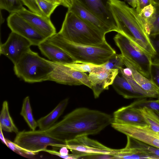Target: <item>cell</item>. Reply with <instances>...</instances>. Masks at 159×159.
<instances>
[{
    "mask_svg": "<svg viewBox=\"0 0 159 159\" xmlns=\"http://www.w3.org/2000/svg\"><path fill=\"white\" fill-rule=\"evenodd\" d=\"M113 121V117L110 114L82 107L74 110L44 131L66 142L79 136L96 134Z\"/></svg>",
    "mask_w": 159,
    "mask_h": 159,
    "instance_id": "6da1fadb",
    "label": "cell"
},
{
    "mask_svg": "<svg viewBox=\"0 0 159 159\" xmlns=\"http://www.w3.org/2000/svg\"><path fill=\"white\" fill-rule=\"evenodd\" d=\"M150 80L159 89V64L152 63Z\"/></svg>",
    "mask_w": 159,
    "mask_h": 159,
    "instance_id": "e575fe53",
    "label": "cell"
},
{
    "mask_svg": "<svg viewBox=\"0 0 159 159\" xmlns=\"http://www.w3.org/2000/svg\"><path fill=\"white\" fill-rule=\"evenodd\" d=\"M31 45L28 40L11 31L6 42L1 44L0 54L7 57L14 64L30 49Z\"/></svg>",
    "mask_w": 159,
    "mask_h": 159,
    "instance_id": "7c38bea8",
    "label": "cell"
},
{
    "mask_svg": "<svg viewBox=\"0 0 159 159\" xmlns=\"http://www.w3.org/2000/svg\"><path fill=\"white\" fill-rule=\"evenodd\" d=\"M7 22L12 32L25 38L32 45L38 46L47 39L16 12L11 13Z\"/></svg>",
    "mask_w": 159,
    "mask_h": 159,
    "instance_id": "8fae6325",
    "label": "cell"
},
{
    "mask_svg": "<svg viewBox=\"0 0 159 159\" xmlns=\"http://www.w3.org/2000/svg\"><path fill=\"white\" fill-rule=\"evenodd\" d=\"M136 9L139 14L145 7L150 4H153L152 0H136Z\"/></svg>",
    "mask_w": 159,
    "mask_h": 159,
    "instance_id": "74e56055",
    "label": "cell"
},
{
    "mask_svg": "<svg viewBox=\"0 0 159 159\" xmlns=\"http://www.w3.org/2000/svg\"><path fill=\"white\" fill-rule=\"evenodd\" d=\"M0 128L7 132H14L16 134L19 132V129L10 114L8 104L7 101H3L2 104L0 115Z\"/></svg>",
    "mask_w": 159,
    "mask_h": 159,
    "instance_id": "603a6c76",
    "label": "cell"
},
{
    "mask_svg": "<svg viewBox=\"0 0 159 159\" xmlns=\"http://www.w3.org/2000/svg\"><path fill=\"white\" fill-rule=\"evenodd\" d=\"M158 134H159V132H158Z\"/></svg>",
    "mask_w": 159,
    "mask_h": 159,
    "instance_id": "f6af8a7d",
    "label": "cell"
},
{
    "mask_svg": "<svg viewBox=\"0 0 159 159\" xmlns=\"http://www.w3.org/2000/svg\"><path fill=\"white\" fill-rule=\"evenodd\" d=\"M39 7L44 15L47 17L50 18L55 9L59 4L53 3L47 0H35Z\"/></svg>",
    "mask_w": 159,
    "mask_h": 159,
    "instance_id": "f1b7e54d",
    "label": "cell"
},
{
    "mask_svg": "<svg viewBox=\"0 0 159 159\" xmlns=\"http://www.w3.org/2000/svg\"><path fill=\"white\" fill-rule=\"evenodd\" d=\"M112 86L116 92L126 99H142L148 98L135 89L122 75L116 76Z\"/></svg>",
    "mask_w": 159,
    "mask_h": 159,
    "instance_id": "ffe728a7",
    "label": "cell"
},
{
    "mask_svg": "<svg viewBox=\"0 0 159 159\" xmlns=\"http://www.w3.org/2000/svg\"><path fill=\"white\" fill-rule=\"evenodd\" d=\"M53 70L49 60L41 57L30 49L22 55L14 66L17 77L30 83L48 80Z\"/></svg>",
    "mask_w": 159,
    "mask_h": 159,
    "instance_id": "5b68a950",
    "label": "cell"
},
{
    "mask_svg": "<svg viewBox=\"0 0 159 159\" xmlns=\"http://www.w3.org/2000/svg\"><path fill=\"white\" fill-rule=\"evenodd\" d=\"M68 66L78 71L91 72L95 69L100 65H97L90 63L73 62L66 64Z\"/></svg>",
    "mask_w": 159,
    "mask_h": 159,
    "instance_id": "1f68e13d",
    "label": "cell"
},
{
    "mask_svg": "<svg viewBox=\"0 0 159 159\" xmlns=\"http://www.w3.org/2000/svg\"><path fill=\"white\" fill-rule=\"evenodd\" d=\"M112 127L116 130L148 145L159 148V135L148 125L118 124L112 122Z\"/></svg>",
    "mask_w": 159,
    "mask_h": 159,
    "instance_id": "30bf717a",
    "label": "cell"
},
{
    "mask_svg": "<svg viewBox=\"0 0 159 159\" xmlns=\"http://www.w3.org/2000/svg\"><path fill=\"white\" fill-rule=\"evenodd\" d=\"M155 12V8L153 4H150L144 7L139 15L144 24L145 31L146 30L152 21Z\"/></svg>",
    "mask_w": 159,
    "mask_h": 159,
    "instance_id": "83f0119b",
    "label": "cell"
},
{
    "mask_svg": "<svg viewBox=\"0 0 159 159\" xmlns=\"http://www.w3.org/2000/svg\"><path fill=\"white\" fill-rule=\"evenodd\" d=\"M75 0L109 26L113 31L118 32V27L110 10L108 0Z\"/></svg>",
    "mask_w": 159,
    "mask_h": 159,
    "instance_id": "4fadbf2b",
    "label": "cell"
},
{
    "mask_svg": "<svg viewBox=\"0 0 159 159\" xmlns=\"http://www.w3.org/2000/svg\"><path fill=\"white\" fill-rule=\"evenodd\" d=\"M58 33L75 43L98 46L106 41L105 34L88 25L72 12L67 11Z\"/></svg>",
    "mask_w": 159,
    "mask_h": 159,
    "instance_id": "277c9868",
    "label": "cell"
},
{
    "mask_svg": "<svg viewBox=\"0 0 159 159\" xmlns=\"http://www.w3.org/2000/svg\"><path fill=\"white\" fill-rule=\"evenodd\" d=\"M153 111L155 113V114L157 115V116L159 118V111H155V110H153Z\"/></svg>",
    "mask_w": 159,
    "mask_h": 159,
    "instance_id": "ee69618b",
    "label": "cell"
},
{
    "mask_svg": "<svg viewBox=\"0 0 159 159\" xmlns=\"http://www.w3.org/2000/svg\"><path fill=\"white\" fill-rule=\"evenodd\" d=\"M69 100L68 98H66L61 100L50 112L37 121L39 130H46L55 123L65 110Z\"/></svg>",
    "mask_w": 159,
    "mask_h": 159,
    "instance_id": "44dd1931",
    "label": "cell"
},
{
    "mask_svg": "<svg viewBox=\"0 0 159 159\" xmlns=\"http://www.w3.org/2000/svg\"><path fill=\"white\" fill-rule=\"evenodd\" d=\"M114 159H159V157L149 154L141 148L128 141L121 153L115 156Z\"/></svg>",
    "mask_w": 159,
    "mask_h": 159,
    "instance_id": "7402d4cb",
    "label": "cell"
},
{
    "mask_svg": "<svg viewBox=\"0 0 159 159\" xmlns=\"http://www.w3.org/2000/svg\"><path fill=\"white\" fill-rule=\"evenodd\" d=\"M66 147L79 159L86 157L99 155H109L113 156L121 153L122 149H115L108 147L98 141L92 139L87 135L78 136L66 142V144L58 145L57 147Z\"/></svg>",
    "mask_w": 159,
    "mask_h": 159,
    "instance_id": "ba28073f",
    "label": "cell"
},
{
    "mask_svg": "<svg viewBox=\"0 0 159 159\" xmlns=\"http://www.w3.org/2000/svg\"><path fill=\"white\" fill-rule=\"evenodd\" d=\"M119 72L118 69H112L99 73H89L91 89L95 98H98L103 91L108 89L109 86L112 84Z\"/></svg>",
    "mask_w": 159,
    "mask_h": 159,
    "instance_id": "9a60e30c",
    "label": "cell"
},
{
    "mask_svg": "<svg viewBox=\"0 0 159 159\" xmlns=\"http://www.w3.org/2000/svg\"><path fill=\"white\" fill-rule=\"evenodd\" d=\"M153 4L159 5V0H152Z\"/></svg>",
    "mask_w": 159,
    "mask_h": 159,
    "instance_id": "7bdbcfd3",
    "label": "cell"
},
{
    "mask_svg": "<svg viewBox=\"0 0 159 159\" xmlns=\"http://www.w3.org/2000/svg\"><path fill=\"white\" fill-rule=\"evenodd\" d=\"M136 107H146L152 110L159 111V99L156 100H148L146 98L140 99L132 103Z\"/></svg>",
    "mask_w": 159,
    "mask_h": 159,
    "instance_id": "4dcf8cb0",
    "label": "cell"
},
{
    "mask_svg": "<svg viewBox=\"0 0 159 159\" xmlns=\"http://www.w3.org/2000/svg\"><path fill=\"white\" fill-rule=\"evenodd\" d=\"M128 3L134 8H136V0H125Z\"/></svg>",
    "mask_w": 159,
    "mask_h": 159,
    "instance_id": "60d3db41",
    "label": "cell"
},
{
    "mask_svg": "<svg viewBox=\"0 0 159 159\" xmlns=\"http://www.w3.org/2000/svg\"><path fill=\"white\" fill-rule=\"evenodd\" d=\"M50 2L59 4L60 5H61V2L60 0H47Z\"/></svg>",
    "mask_w": 159,
    "mask_h": 159,
    "instance_id": "b9f144b4",
    "label": "cell"
},
{
    "mask_svg": "<svg viewBox=\"0 0 159 159\" xmlns=\"http://www.w3.org/2000/svg\"><path fill=\"white\" fill-rule=\"evenodd\" d=\"M38 46L42 53L51 61L63 64L75 62L74 59L64 51L47 39L41 43Z\"/></svg>",
    "mask_w": 159,
    "mask_h": 159,
    "instance_id": "ac0fdd59",
    "label": "cell"
},
{
    "mask_svg": "<svg viewBox=\"0 0 159 159\" xmlns=\"http://www.w3.org/2000/svg\"><path fill=\"white\" fill-rule=\"evenodd\" d=\"M46 39L64 51L75 62L101 65L116 54V51L107 41L98 46L83 45L69 41L58 33Z\"/></svg>",
    "mask_w": 159,
    "mask_h": 159,
    "instance_id": "3957f363",
    "label": "cell"
},
{
    "mask_svg": "<svg viewBox=\"0 0 159 159\" xmlns=\"http://www.w3.org/2000/svg\"><path fill=\"white\" fill-rule=\"evenodd\" d=\"M155 54L151 57L152 63L159 64V34L148 35Z\"/></svg>",
    "mask_w": 159,
    "mask_h": 159,
    "instance_id": "d6a6232c",
    "label": "cell"
},
{
    "mask_svg": "<svg viewBox=\"0 0 159 159\" xmlns=\"http://www.w3.org/2000/svg\"><path fill=\"white\" fill-rule=\"evenodd\" d=\"M31 11L40 16L46 17L39 7L35 0H21Z\"/></svg>",
    "mask_w": 159,
    "mask_h": 159,
    "instance_id": "d590c367",
    "label": "cell"
},
{
    "mask_svg": "<svg viewBox=\"0 0 159 159\" xmlns=\"http://www.w3.org/2000/svg\"><path fill=\"white\" fill-rule=\"evenodd\" d=\"M113 117V122L117 123L148 125L140 111L132 103L115 111Z\"/></svg>",
    "mask_w": 159,
    "mask_h": 159,
    "instance_id": "e0dca14e",
    "label": "cell"
},
{
    "mask_svg": "<svg viewBox=\"0 0 159 159\" xmlns=\"http://www.w3.org/2000/svg\"><path fill=\"white\" fill-rule=\"evenodd\" d=\"M113 39L122 55L139 73L150 80L151 56L121 34L117 33Z\"/></svg>",
    "mask_w": 159,
    "mask_h": 159,
    "instance_id": "8992f818",
    "label": "cell"
},
{
    "mask_svg": "<svg viewBox=\"0 0 159 159\" xmlns=\"http://www.w3.org/2000/svg\"><path fill=\"white\" fill-rule=\"evenodd\" d=\"M61 148L59 152L55 150H48L47 149H45L43 151L65 159H79L78 156L73 153L69 154L68 149L66 148L63 147Z\"/></svg>",
    "mask_w": 159,
    "mask_h": 159,
    "instance_id": "836d02e7",
    "label": "cell"
},
{
    "mask_svg": "<svg viewBox=\"0 0 159 159\" xmlns=\"http://www.w3.org/2000/svg\"><path fill=\"white\" fill-rule=\"evenodd\" d=\"M136 107L140 111L150 127L155 132H159V118L153 111L146 107Z\"/></svg>",
    "mask_w": 159,
    "mask_h": 159,
    "instance_id": "484cf974",
    "label": "cell"
},
{
    "mask_svg": "<svg viewBox=\"0 0 159 159\" xmlns=\"http://www.w3.org/2000/svg\"><path fill=\"white\" fill-rule=\"evenodd\" d=\"M21 0H0V8L12 13L17 12L24 7Z\"/></svg>",
    "mask_w": 159,
    "mask_h": 159,
    "instance_id": "4316f807",
    "label": "cell"
},
{
    "mask_svg": "<svg viewBox=\"0 0 159 159\" xmlns=\"http://www.w3.org/2000/svg\"><path fill=\"white\" fill-rule=\"evenodd\" d=\"M6 141L7 146L14 152L24 156L27 155V151L23 150L14 142H12L8 139H6Z\"/></svg>",
    "mask_w": 159,
    "mask_h": 159,
    "instance_id": "8d00e7d4",
    "label": "cell"
},
{
    "mask_svg": "<svg viewBox=\"0 0 159 159\" xmlns=\"http://www.w3.org/2000/svg\"><path fill=\"white\" fill-rule=\"evenodd\" d=\"M136 2H137V1H136Z\"/></svg>",
    "mask_w": 159,
    "mask_h": 159,
    "instance_id": "bcb514c9",
    "label": "cell"
},
{
    "mask_svg": "<svg viewBox=\"0 0 159 159\" xmlns=\"http://www.w3.org/2000/svg\"><path fill=\"white\" fill-rule=\"evenodd\" d=\"M124 65L121 54H116L105 63L95 69L91 72L99 73L112 69H118L119 70L120 68H123Z\"/></svg>",
    "mask_w": 159,
    "mask_h": 159,
    "instance_id": "d4e9b609",
    "label": "cell"
},
{
    "mask_svg": "<svg viewBox=\"0 0 159 159\" xmlns=\"http://www.w3.org/2000/svg\"><path fill=\"white\" fill-rule=\"evenodd\" d=\"M20 115L23 117L30 129L35 130L38 127L37 123L33 116L29 96L26 97L23 100Z\"/></svg>",
    "mask_w": 159,
    "mask_h": 159,
    "instance_id": "cb8c5ba5",
    "label": "cell"
},
{
    "mask_svg": "<svg viewBox=\"0 0 159 159\" xmlns=\"http://www.w3.org/2000/svg\"><path fill=\"white\" fill-rule=\"evenodd\" d=\"M110 10L118 27L124 35L151 57L155 53L144 24L135 8L120 0H108Z\"/></svg>",
    "mask_w": 159,
    "mask_h": 159,
    "instance_id": "7a4b0ae2",
    "label": "cell"
},
{
    "mask_svg": "<svg viewBox=\"0 0 159 159\" xmlns=\"http://www.w3.org/2000/svg\"><path fill=\"white\" fill-rule=\"evenodd\" d=\"M53 70L48 80L69 85H85L91 89L89 75L84 72L75 70L66 64L54 62L49 60Z\"/></svg>",
    "mask_w": 159,
    "mask_h": 159,
    "instance_id": "9c48e42d",
    "label": "cell"
},
{
    "mask_svg": "<svg viewBox=\"0 0 159 159\" xmlns=\"http://www.w3.org/2000/svg\"><path fill=\"white\" fill-rule=\"evenodd\" d=\"M123 60L124 65L131 70L133 77L137 84L152 98L159 99V89L149 79L139 73L123 56Z\"/></svg>",
    "mask_w": 159,
    "mask_h": 159,
    "instance_id": "d6986e66",
    "label": "cell"
},
{
    "mask_svg": "<svg viewBox=\"0 0 159 159\" xmlns=\"http://www.w3.org/2000/svg\"><path fill=\"white\" fill-rule=\"evenodd\" d=\"M153 5L155 8V12L153 18L146 30L148 35L159 34V5Z\"/></svg>",
    "mask_w": 159,
    "mask_h": 159,
    "instance_id": "f546056e",
    "label": "cell"
},
{
    "mask_svg": "<svg viewBox=\"0 0 159 159\" xmlns=\"http://www.w3.org/2000/svg\"><path fill=\"white\" fill-rule=\"evenodd\" d=\"M72 12L86 23L105 34L113 31L112 29L96 16L91 13L76 1L74 0L68 11Z\"/></svg>",
    "mask_w": 159,
    "mask_h": 159,
    "instance_id": "2e32d148",
    "label": "cell"
},
{
    "mask_svg": "<svg viewBox=\"0 0 159 159\" xmlns=\"http://www.w3.org/2000/svg\"><path fill=\"white\" fill-rule=\"evenodd\" d=\"M23 150L35 155L43 151L48 146L56 147L58 145L66 144V142L52 137L44 131L31 130L19 132L13 141Z\"/></svg>",
    "mask_w": 159,
    "mask_h": 159,
    "instance_id": "52a82bcc",
    "label": "cell"
},
{
    "mask_svg": "<svg viewBox=\"0 0 159 159\" xmlns=\"http://www.w3.org/2000/svg\"><path fill=\"white\" fill-rule=\"evenodd\" d=\"M74 0H60L61 5L67 8L70 7L73 4Z\"/></svg>",
    "mask_w": 159,
    "mask_h": 159,
    "instance_id": "f35d334b",
    "label": "cell"
},
{
    "mask_svg": "<svg viewBox=\"0 0 159 159\" xmlns=\"http://www.w3.org/2000/svg\"><path fill=\"white\" fill-rule=\"evenodd\" d=\"M16 13L47 39L57 33L50 18L38 15L25 7Z\"/></svg>",
    "mask_w": 159,
    "mask_h": 159,
    "instance_id": "5bb4252c",
    "label": "cell"
},
{
    "mask_svg": "<svg viewBox=\"0 0 159 159\" xmlns=\"http://www.w3.org/2000/svg\"><path fill=\"white\" fill-rule=\"evenodd\" d=\"M2 131V129L0 128V139L2 142L7 146L6 139L5 138Z\"/></svg>",
    "mask_w": 159,
    "mask_h": 159,
    "instance_id": "ab89813d",
    "label": "cell"
}]
</instances>
